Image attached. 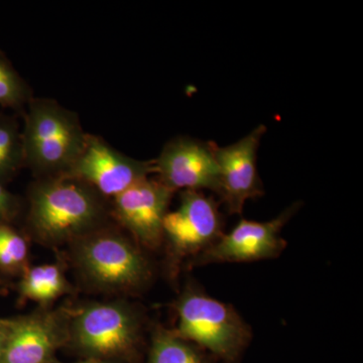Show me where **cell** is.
I'll list each match as a JSON object with an SVG mask.
<instances>
[{"mask_svg": "<svg viewBox=\"0 0 363 363\" xmlns=\"http://www.w3.org/2000/svg\"><path fill=\"white\" fill-rule=\"evenodd\" d=\"M69 312L43 308L32 314L4 318L6 339L0 363H54L68 341Z\"/></svg>", "mask_w": 363, "mask_h": 363, "instance_id": "30bf717a", "label": "cell"}, {"mask_svg": "<svg viewBox=\"0 0 363 363\" xmlns=\"http://www.w3.org/2000/svg\"><path fill=\"white\" fill-rule=\"evenodd\" d=\"M147 363H220L199 346L177 336L172 329L152 331Z\"/></svg>", "mask_w": 363, "mask_h": 363, "instance_id": "5bb4252c", "label": "cell"}, {"mask_svg": "<svg viewBox=\"0 0 363 363\" xmlns=\"http://www.w3.org/2000/svg\"><path fill=\"white\" fill-rule=\"evenodd\" d=\"M79 363H104V362H96V360L87 359V360H85V362H79Z\"/></svg>", "mask_w": 363, "mask_h": 363, "instance_id": "ffe728a7", "label": "cell"}, {"mask_svg": "<svg viewBox=\"0 0 363 363\" xmlns=\"http://www.w3.org/2000/svg\"><path fill=\"white\" fill-rule=\"evenodd\" d=\"M174 193L149 177L113 198L109 212L138 247L156 250L164 242L162 226Z\"/></svg>", "mask_w": 363, "mask_h": 363, "instance_id": "9c48e42d", "label": "cell"}, {"mask_svg": "<svg viewBox=\"0 0 363 363\" xmlns=\"http://www.w3.org/2000/svg\"><path fill=\"white\" fill-rule=\"evenodd\" d=\"M23 116L25 167L37 179L68 174L87 136L78 114L56 100L33 97Z\"/></svg>", "mask_w": 363, "mask_h": 363, "instance_id": "277c9868", "label": "cell"}, {"mask_svg": "<svg viewBox=\"0 0 363 363\" xmlns=\"http://www.w3.org/2000/svg\"><path fill=\"white\" fill-rule=\"evenodd\" d=\"M152 174H155L154 160L133 159L100 136L87 133L80 154L66 175L84 182L104 199L112 200Z\"/></svg>", "mask_w": 363, "mask_h": 363, "instance_id": "ba28073f", "label": "cell"}, {"mask_svg": "<svg viewBox=\"0 0 363 363\" xmlns=\"http://www.w3.org/2000/svg\"><path fill=\"white\" fill-rule=\"evenodd\" d=\"M4 339H6V323H4V318H2L0 319V358L4 350Z\"/></svg>", "mask_w": 363, "mask_h": 363, "instance_id": "d6986e66", "label": "cell"}, {"mask_svg": "<svg viewBox=\"0 0 363 363\" xmlns=\"http://www.w3.org/2000/svg\"><path fill=\"white\" fill-rule=\"evenodd\" d=\"M301 206L300 202L293 203L276 218L269 221L241 219L229 233H222L211 247L190 264L201 266L276 259L288 245L281 236V230Z\"/></svg>", "mask_w": 363, "mask_h": 363, "instance_id": "52a82bcc", "label": "cell"}, {"mask_svg": "<svg viewBox=\"0 0 363 363\" xmlns=\"http://www.w3.org/2000/svg\"><path fill=\"white\" fill-rule=\"evenodd\" d=\"M70 245L74 266L98 292L133 295L152 279V264L142 248L106 224Z\"/></svg>", "mask_w": 363, "mask_h": 363, "instance_id": "3957f363", "label": "cell"}, {"mask_svg": "<svg viewBox=\"0 0 363 363\" xmlns=\"http://www.w3.org/2000/svg\"><path fill=\"white\" fill-rule=\"evenodd\" d=\"M154 164L157 178L174 192L210 190L218 194L213 143L178 136L164 145Z\"/></svg>", "mask_w": 363, "mask_h": 363, "instance_id": "8fae6325", "label": "cell"}, {"mask_svg": "<svg viewBox=\"0 0 363 363\" xmlns=\"http://www.w3.org/2000/svg\"><path fill=\"white\" fill-rule=\"evenodd\" d=\"M21 211V202L18 196L7 190L0 183V223H13Z\"/></svg>", "mask_w": 363, "mask_h": 363, "instance_id": "ac0fdd59", "label": "cell"}, {"mask_svg": "<svg viewBox=\"0 0 363 363\" xmlns=\"http://www.w3.org/2000/svg\"><path fill=\"white\" fill-rule=\"evenodd\" d=\"M266 131V126L262 124L233 145L220 147L214 143L219 169L218 195L229 214H242L248 200L264 195L257 171V152Z\"/></svg>", "mask_w": 363, "mask_h": 363, "instance_id": "7c38bea8", "label": "cell"}, {"mask_svg": "<svg viewBox=\"0 0 363 363\" xmlns=\"http://www.w3.org/2000/svg\"><path fill=\"white\" fill-rule=\"evenodd\" d=\"M30 267V243L11 223H0V274L21 277Z\"/></svg>", "mask_w": 363, "mask_h": 363, "instance_id": "2e32d148", "label": "cell"}, {"mask_svg": "<svg viewBox=\"0 0 363 363\" xmlns=\"http://www.w3.org/2000/svg\"><path fill=\"white\" fill-rule=\"evenodd\" d=\"M109 215L104 198L72 176L37 179L28 191L26 226L45 247L72 243L105 225Z\"/></svg>", "mask_w": 363, "mask_h": 363, "instance_id": "6da1fadb", "label": "cell"}, {"mask_svg": "<svg viewBox=\"0 0 363 363\" xmlns=\"http://www.w3.org/2000/svg\"><path fill=\"white\" fill-rule=\"evenodd\" d=\"M222 220L216 202L202 191H182L180 203L164 217L162 238L171 267L190 264L220 238Z\"/></svg>", "mask_w": 363, "mask_h": 363, "instance_id": "8992f818", "label": "cell"}, {"mask_svg": "<svg viewBox=\"0 0 363 363\" xmlns=\"http://www.w3.org/2000/svg\"><path fill=\"white\" fill-rule=\"evenodd\" d=\"M18 285L21 303H38L47 307L71 291V286L61 264L28 267L20 277Z\"/></svg>", "mask_w": 363, "mask_h": 363, "instance_id": "4fadbf2b", "label": "cell"}, {"mask_svg": "<svg viewBox=\"0 0 363 363\" xmlns=\"http://www.w3.org/2000/svg\"><path fill=\"white\" fill-rule=\"evenodd\" d=\"M25 167L23 135L14 117L0 113V183L6 185Z\"/></svg>", "mask_w": 363, "mask_h": 363, "instance_id": "9a60e30c", "label": "cell"}, {"mask_svg": "<svg viewBox=\"0 0 363 363\" xmlns=\"http://www.w3.org/2000/svg\"><path fill=\"white\" fill-rule=\"evenodd\" d=\"M179 337L196 344L220 363H238L252 339L250 325L234 309L188 286L174 304Z\"/></svg>", "mask_w": 363, "mask_h": 363, "instance_id": "5b68a950", "label": "cell"}, {"mask_svg": "<svg viewBox=\"0 0 363 363\" xmlns=\"http://www.w3.org/2000/svg\"><path fill=\"white\" fill-rule=\"evenodd\" d=\"M89 360L138 363L143 346V316L125 301L93 302L69 312L68 341Z\"/></svg>", "mask_w": 363, "mask_h": 363, "instance_id": "7a4b0ae2", "label": "cell"}, {"mask_svg": "<svg viewBox=\"0 0 363 363\" xmlns=\"http://www.w3.org/2000/svg\"><path fill=\"white\" fill-rule=\"evenodd\" d=\"M33 98L30 86L0 51V106L23 114Z\"/></svg>", "mask_w": 363, "mask_h": 363, "instance_id": "e0dca14e", "label": "cell"}]
</instances>
